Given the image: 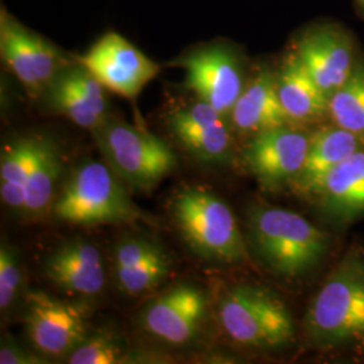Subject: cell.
<instances>
[{"label": "cell", "mask_w": 364, "mask_h": 364, "mask_svg": "<svg viewBox=\"0 0 364 364\" xmlns=\"http://www.w3.org/2000/svg\"><path fill=\"white\" fill-rule=\"evenodd\" d=\"M305 332L320 347L364 338L363 252H348L326 278L305 316Z\"/></svg>", "instance_id": "1"}, {"label": "cell", "mask_w": 364, "mask_h": 364, "mask_svg": "<svg viewBox=\"0 0 364 364\" xmlns=\"http://www.w3.org/2000/svg\"><path fill=\"white\" fill-rule=\"evenodd\" d=\"M107 164L80 165L55 197V220L76 225L149 223L150 218L130 198L124 185Z\"/></svg>", "instance_id": "2"}, {"label": "cell", "mask_w": 364, "mask_h": 364, "mask_svg": "<svg viewBox=\"0 0 364 364\" xmlns=\"http://www.w3.org/2000/svg\"><path fill=\"white\" fill-rule=\"evenodd\" d=\"M251 240L274 273L297 278L309 272L326 254L328 237L312 223L281 208L252 209Z\"/></svg>", "instance_id": "3"}, {"label": "cell", "mask_w": 364, "mask_h": 364, "mask_svg": "<svg viewBox=\"0 0 364 364\" xmlns=\"http://www.w3.org/2000/svg\"><path fill=\"white\" fill-rule=\"evenodd\" d=\"M173 218L188 245L204 259L221 263L247 260V248L234 213L201 188H186L174 197Z\"/></svg>", "instance_id": "4"}, {"label": "cell", "mask_w": 364, "mask_h": 364, "mask_svg": "<svg viewBox=\"0 0 364 364\" xmlns=\"http://www.w3.org/2000/svg\"><path fill=\"white\" fill-rule=\"evenodd\" d=\"M92 132L105 164L131 189H154L178 165L168 144L124 122L105 119Z\"/></svg>", "instance_id": "5"}, {"label": "cell", "mask_w": 364, "mask_h": 364, "mask_svg": "<svg viewBox=\"0 0 364 364\" xmlns=\"http://www.w3.org/2000/svg\"><path fill=\"white\" fill-rule=\"evenodd\" d=\"M219 320L228 338L250 348H278L294 333L285 304L262 287L231 289L220 301Z\"/></svg>", "instance_id": "6"}, {"label": "cell", "mask_w": 364, "mask_h": 364, "mask_svg": "<svg viewBox=\"0 0 364 364\" xmlns=\"http://www.w3.org/2000/svg\"><path fill=\"white\" fill-rule=\"evenodd\" d=\"M80 65L91 72L105 90L126 99H136L159 72L153 60L114 31L96 41L80 57Z\"/></svg>", "instance_id": "7"}, {"label": "cell", "mask_w": 364, "mask_h": 364, "mask_svg": "<svg viewBox=\"0 0 364 364\" xmlns=\"http://www.w3.org/2000/svg\"><path fill=\"white\" fill-rule=\"evenodd\" d=\"M0 50L6 65L33 97L48 91L64 72L60 50L6 13L0 21Z\"/></svg>", "instance_id": "8"}, {"label": "cell", "mask_w": 364, "mask_h": 364, "mask_svg": "<svg viewBox=\"0 0 364 364\" xmlns=\"http://www.w3.org/2000/svg\"><path fill=\"white\" fill-rule=\"evenodd\" d=\"M25 324L31 344L46 358H68L88 336L87 314L81 306L41 290L27 296Z\"/></svg>", "instance_id": "9"}, {"label": "cell", "mask_w": 364, "mask_h": 364, "mask_svg": "<svg viewBox=\"0 0 364 364\" xmlns=\"http://www.w3.org/2000/svg\"><path fill=\"white\" fill-rule=\"evenodd\" d=\"M185 70V85L200 102L230 114L245 90L237 57L225 45H209L177 61Z\"/></svg>", "instance_id": "10"}, {"label": "cell", "mask_w": 364, "mask_h": 364, "mask_svg": "<svg viewBox=\"0 0 364 364\" xmlns=\"http://www.w3.org/2000/svg\"><path fill=\"white\" fill-rule=\"evenodd\" d=\"M205 316V293L195 285L183 284L153 299L141 314V326L166 344L185 346L198 335Z\"/></svg>", "instance_id": "11"}, {"label": "cell", "mask_w": 364, "mask_h": 364, "mask_svg": "<svg viewBox=\"0 0 364 364\" xmlns=\"http://www.w3.org/2000/svg\"><path fill=\"white\" fill-rule=\"evenodd\" d=\"M311 136L285 126L254 135L245 150L246 166L258 181L275 188L294 178L304 168Z\"/></svg>", "instance_id": "12"}, {"label": "cell", "mask_w": 364, "mask_h": 364, "mask_svg": "<svg viewBox=\"0 0 364 364\" xmlns=\"http://www.w3.org/2000/svg\"><path fill=\"white\" fill-rule=\"evenodd\" d=\"M224 115L204 102L176 109L168 120L170 130L182 146L203 162H224L232 139Z\"/></svg>", "instance_id": "13"}, {"label": "cell", "mask_w": 364, "mask_h": 364, "mask_svg": "<svg viewBox=\"0 0 364 364\" xmlns=\"http://www.w3.org/2000/svg\"><path fill=\"white\" fill-rule=\"evenodd\" d=\"M296 54L328 96L346 84L356 66L351 43L333 28H317L305 34Z\"/></svg>", "instance_id": "14"}, {"label": "cell", "mask_w": 364, "mask_h": 364, "mask_svg": "<svg viewBox=\"0 0 364 364\" xmlns=\"http://www.w3.org/2000/svg\"><path fill=\"white\" fill-rule=\"evenodd\" d=\"M45 275L55 287L78 296H96L105 285L100 251L84 239H73L57 248L45 263Z\"/></svg>", "instance_id": "15"}, {"label": "cell", "mask_w": 364, "mask_h": 364, "mask_svg": "<svg viewBox=\"0 0 364 364\" xmlns=\"http://www.w3.org/2000/svg\"><path fill=\"white\" fill-rule=\"evenodd\" d=\"M364 147V142L355 134L336 124L326 126L311 135V144L304 168L293 185L305 195H316L326 174L340 162Z\"/></svg>", "instance_id": "16"}, {"label": "cell", "mask_w": 364, "mask_h": 364, "mask_svg": "<svg viewBox=\"0 0 364 364\" xmlns=\"http://www.w3.org/2000/svg\"><path fill=\"white\" fill-rule=\"evenodd\" d=\"M230 114L236 130L254 135L290 122L279 100L277 78L266 69L245 87Z\"/></svg>", "instance_id": "17"}, {"label": "cell", "mask_w": 364, "mask_h": 364, "mask_svg": "<svg viewBox=\"0 0 364 364\" xmlns=\"http://www.w3.org/2000/svg\"><path fill=\"white\" fill-rule=\"evenodd\" d=\"M281 105L290 122L309 123L329 115V96L313 80L299 55H287L277 77Z\"/></svg>", "instance_id": "18"}, {"label": "cell", "mask_w": 364, "mask_h": 364, "mask_svg": "<svg viewBox=\"0 0 364 364\" xmlns=\"http://www.w3.org/2000/svg\"><path fill=\"white\" fill-rule=\"evenodd\" d=\"M314 196L328 213L340 219L364 215V147L331 170Z\"/></svg>", "instance_id": "19"}, {"label": "cell", "mask_w": 364, "mask_h": 364, "mask_svg": "<svg viewBox=\"0 0 364 364\" xmlns=\"http://www.w3.org/2000/svg\"><path fill=\"white\" fill-rule=\"evenodd\" d=\"M63 166L58 144L49 136L37 135L36 154L26 182L25 213L41 216L52 209Z\"/></svg>", "instance_id": "20"}, {"label": "cell", "mask_w": 364, "mask_h": 364, "mask_svg": "<svg viewBox=\"0 0 364 364\" xmlns=\"http://www.w3.org/2000/svg\"><path fill=\"white\" fill-rule=\"evenodd\" d=\"M37 136H23L6 144L0 156V195L7 207L23 212L26 182L36 154Z\"/></svg>", "instance_id": "21"}, {"label": "cell", "mask_w": 364, "mask_h": 364, "mask_svg": "<svg viewBox=\"0 0 364 364\" xmlns=\"http://www.w3.org/2000/svg\"><path fill=\"white\" fill-rule=\"evenodd\" d=\"M333 124L358 135L364 142V65H356L351 77L329 96Z\"/></svg>", "instance_id": "22"}, {"label": "cell", "mask_w": 364, "mask_h": 364, "mask_svg": "<svg viewBox=\"0 0 364 364\" xmlns=\"http://www.w3.org/2000/svg\"><path fill=\"white\" fill-rule=\"evenodd\" d=\"M171 272V262L165 250L159 247L127 270L117 272V285L129 296H141L159 287Z\"/></svg>", "instance_id": "23"}, {"label": "cell", "mask_w": 364, "mask_h": 364, "mask_svg": "<svg viewBox=\"0 0 364 364\" xmlns=\"http://www.w3.org/2000/svg\"><path fill=\"white\" fill-rule=\"evenodd\" d=\"M46 93L54 111L70 119L82 129L93 131L105 120V117L97 115L87 105V102L66 82L65 78L61 75L53 81Z\"/></svg>", "instance_id": "24"}, {"label": "cell", "mask_w": 364, "mask_h": 364, "mask_svg": "<svg viewBox=\"0 0 364 364\" xmlns=\"http://www.w3.org/2000/svg\"><path fill=\"white\" fill-rule=\"evenodd\" d=\"M126 347L114 333L100 331L84 338L68 356L70 364H119L127 360Z\"/></svg>", "instance_id": "25"}, {"label": "cell", "mask_w": 364, "mask_h": 364, "mask_svg": "<svg viewBox=\"0 0 364 364\" xmlns=\"http://www.w3.org/2000/svg\"><path fill=\"white\" fill-rule=\"evenodd\" d=\"M61 76L65 78L66 82L77 92L97 115L107 119L108 103L105 96V88L91 72H88L84 66L80 65L64 70Z\"/></svg>", "instance_id": "26"}, {"label": "cell", "mask_w": 364, "mask_h": 364, "mask_svg": "<svg viewBox=\"0 0 364 364\" xmlns=\"http://www.w3.org/2000/svg\"><path fill=\"white\" fill-rule=\"evenodd\" d=\"M22 284V272L18 255L9 242L0 246V308L9 309Z\"/></svg>", "instance_id": "27"}, {"label": "cell", "mask_w": 364, "mask_h": 364, "mask_svg": "<svg viewBox=\"0 0 364 364\" xmlns=\"http://www.w3.org/2000/svg\"><path fill=\"white\" fill-rule=\"evenodd\" d=\"M159 245L156 242L132 237L120 242L114 252V262H115V273L127 270L135 266L138 262L144 259L153 251H156Z\"/></svg>", "instance_id": "28"}, {"label": "cell", "mask_w": 364, "mask_h": 364, "mask_svg": "<svg viewBox=\"0 0 364 364\" xmlns=\"http://www.w3.org/2000/svg\"><path fill=\"white\" fill-rule=\"evenodd\" d=\"M48 360H42L39 356L23 351L14 343L3 341L0 347V364H43Z\"/></svg>", "instance_id": "29"}, {"label": "cell", "mask_w": 364, "mask_h": 364, "mask_svg": "<svg viewBox=\"0 0 364 364\" xmlns=\"http://www.w3.org/2000/svg\"><path fill=\"white\" fill-rule=\"evenodd\" d=\"M360 3H362V4H364V0H360Z\"/></svg>", "instance_id": "30"}]
</instances>
